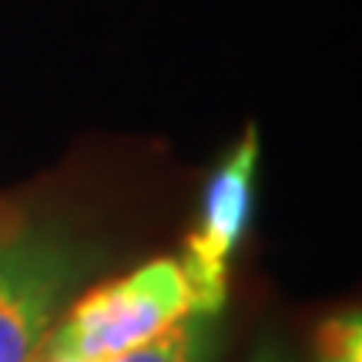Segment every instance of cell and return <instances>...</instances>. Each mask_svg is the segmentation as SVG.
I'll return each mask as SVG.
<instances>
[{"instance_id": "2", "label": "cell", "mask_w": 362, "mask_h": 362, "mask_svg": "<svg viewBox=\"0 0 362 362\" xmlns=\"http://www.w3.org/2000/svg\"><path fill=\"white\" fill-rule=\"evenodd\" d=\"M84 272V248L64 235L21 232L0 242V362H37Z\"/></svg>"}, {"instance_id": "3", "label": "cell", "mask_w": 362, "mask_h": 362, "mask_svg": "<svg viewBox=\"0 0 362 362\" xmlns=\"http://www.w3.org/2000/svg\"><path fill=\"white\" fill-rule=\"evenodd\" d=\"M255 168H259V134L248 131L235 151L208 178L198 225L185 242L181 269L192 282L198 312L221 315L228 298V265L238 242L245 238L255 198Z\"/></svg>"}, {"instance_id": "1", "label": "cell", "mask_w": 362, "mask_h": 362, "mask_svg": "<svg viewBox=\"0 0 362 362\" xmlns=\"http://www.w3.org/2000/svg\"><path fill=\"white\" fill-rule=\"evenodd\" d=\"M194 312L198 302L181 262L155 259L81 298L64 315V322L47 336L37 362L115 359L131 349H141L144 342L168 332L175 322Z\"/></svg>"}, {"instance_id": "5", "label": "cell", "mask_w": 362, "mask_h": 362, "mask_svg": "<svg viewBox=\"0 0 362 362\" xmlns=\"http://www.w3.org/2000/svg\"><path fill=\"white\" fill-rule=\"evenodd\" d=\"M315 362H362V322L359 312H339L319 325Z\"/></svg>"}, {"instance_id": "6", "label": "cell", "mask_w": 362, "mask_h": 362, "mask_svg": "<svg viewBox=\"0 0 362 362\" xmlns=\"http://www.w3.org/2000/svg\"><path fill=\"white\" fill-rule=\"evenodd\" d=\"M255 362H285V359H282V356H279L275 349H262L259 356H255Z\"/></svg>"}, {"instance_id": "4", "label": "cell", "mask_w": 362, "mask_h": 362, "mask_svg": "<svg viewBox=\"0 0 362 362\" xmlns=\"http://www.w3.org/2000/svg\"><path fill=\"white\" fill-rule=\"evenodd\" d=\"M218 322L221 315L194 312L175 322L168 332L144 342L141 349L101 362H215L218 356ZM40 362H78V359H40Z\"/></svg>"}]
</instances>
